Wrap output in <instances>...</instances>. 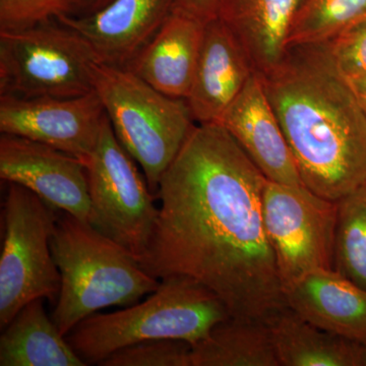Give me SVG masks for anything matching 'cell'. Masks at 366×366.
<instances>
[{"label":"cell","instance_id":"obj_22","mask_svg":"<svg viewBox=\"0 0 366 366\" xmlns=\"http://www.w3.org/2000/svg\"><path fill=\"white\" fill-rule=\"evenodd\" d=\"M366 16V0H305L296 18L290 45L327 42Z\"/></svg>","mask_w":366,"mask_h":366},{"label":"cell","instance_id":"obj_12","mask_svg":"<svg viewBox=\"0 0 366 366\" xmlns=\"http://www.w3.org/2000/svg\"><path fill=\"white\" fill-rule=\"evenodd\" d=\"M175 0H112L86 16L64 14L56 20L91 46L98 61L127 67L168 18Z\"/></svg>","mask_w":366,"mask_h":366},{"label":"cell","instance_id":"obj_18","mask_svg":"<svg viewBox=\"0 0 366 366\" xmlns=\"http://www.w3.org/2000/svg\"><path fill=\"white\" fill-rule=\"evenodd\" d=\"M43 298L21 308L0 337V366H85L46 315Z\"/></svg>","mask_w":366,"mask_h":366},{"label":"cell","instance_id":"obj_4","mask_svg":"<svg viewBox=\"0 0 366 366\" xmlns=\"http://www.w3.org/2000/svg\"><path fill=\"white\" fill-rule=\"evenodd\" d=\"M227 307L209 289L180 277L161 279L146 300L112 314H94L69 333L86 365H100L124 347L144 341L178 340L196 345L229 319Z\"/></svg>","mask_w":366,"mask_h":366},{"label":"cell","instance_id":"obj_14","mask_svg":"<svg viewBox=\"0 0 366 366\" xmlns=\"http://www.w3.org/2000/svg\"><path fill=\"white\" fill-rule=\"evenodd\" d=\"M254 74V67L230 31L217 18L207 21L187 98L194 122L218 124Z\"/></svg>","mask_w":366,"mask_h":366},{"label":"cell","instance_id":"obj_2","mask_svg":"<svg viewBox=\"0 0 366 366\" xmlns=\"http://www.w3.org/2000/svg\"><path fill=\"white\" fill-rule=\"evenodd\" d=\"M303 184L339 201L366 182V115L327 42L289 46L259 74Z\"/></svg>","mask_w":366,"mask_h":366},{"label":"cell","instance_id":"obj_6","mask_svg":"<svg viewBox=\"0 0 366 366\" xmlns=\"http://www.w3.org/2000/svg\"><path fill=\"white\" fill-rule=\"evenodd\" d=\"M56 209L30 189L7 183L2 209L0 255V327L11 322L31 301L56 302L60 274L51 250Z\"/></svg>","mask_w":366,"mask_h":366},{"label":"cell","instance_id":"obj_25","mask_svg":"<svg viewBox=\"0 0 366 366\" xmlns=\"http://www.w3.org/2000/svg\"><path fill=\"white\" fill-rule=\"evenodd\" d=\"M327 43L335 64L344 78L365 76L366 16L347 26Z\"/></svg>","mask_w":366,"mask_h":366},{"label":"cell","instance_id":"obj_3","mask_svg":"<svg viewBox=\"0 0 366 366\" xmlns=\"http://www.w3.org/2000/svg\"><path fill=\"white\" fill-rule=\"evenodd\" d=\"M51 250L60 274L51 319L64 337L99 310L136 305L160 284L129 250L69 214L57 221Z\"/></svg>","mask_w":366,"mask_h":366},{"label":"cell","instance_id":"obj_9","mask_svg":"<svg viewBox=\"0 0 366 366\" xmlns=\"http://www.w3.org/2000/svg\"><path fill=\"white\" fill-rule=\"evenodd\" d=\"M337 202L305 185L267 179L262 216L283 292L317 269H334Z\"/></svg>","mask_w":366,"mask_h":366},{"label":"cell","instance_id":"obj_11","mask_svg":"<svg viewBox=\"0 0 366 366\" xmlns=\"http://www.w3.org/2000/svg\"><path fill=\"white\" fill-rule=\"evenodd\" d=\"M0 177L30 189L56 211L92 222L86 164L25 137L0 136Z\"/></svg>","mask_w":366,"mask_h":366},{"label":"cell","instance_id":"obj_23","mask_svg":"<svg viewBox=\"0 0 366 366\" xmlns=\"http://www.w3.org/2000/svg\"><path fill=\"white\" fill-rule=\"evenodd\" d=\"M101 366H192V345L184 341H144L124 347Z\"/></svg>","mask_w":366,"mask_h":366},{"label":"cell","instance_id":"obj_10","mask_svg":"<svg viewBox=\"0 0 366 366\" xmlns=\"http://www.w3.org/2000/svg\"><path fill=\"white\" fill-rule=\"evenodd\" d=\"M104 106L95 91L72 98L0 95V132L32 139L85 162L97 144Z\"/></svg>","mask_w":366,"mask_h":366},{"label":"cell","instance_id":"obj_24","mask_svg":"<svg viewBox=\"0 0 366 366\" xmlns=\"http://www.w3.org/2000/svg\"><path fill=\"white\" fill-rule=\"evenodd\" d=\"M74 0H0V31H21L72 14Z\"/></svg>","mask_w":366,"mask_h":366},{"label":"cell","instance_id":"obj_7","mask_svg":"<svg viewBox=\"0 0 366 366\" xmlns=\"http://www.w3.org/2000/svg\"><path fill=\"white\" fill-rule=\"evenodd\" d=\"M99 62L76 31L49 21L21 31H0V95L72 98L94 91Z\"/></svg>","mask_w":366,"mask_h":366},{"label":"cell","instance_id":"obj_5","mask_svg":"<svg viewBox=\"0 0 366 366\" xmlns=\"http://www.w3.org/2000/svg\"><path fill=\"white\" fill-rule=\"evenodd\" d=\"M92 76L115 136L156 197L161 178L196 127L189 103L156 90L127 67L95 62Z\"/></svg>","mask_w":366,"mask_h":366},{"label":"cell","instance_id":"obj_1","mask_svg":"<svg viewBox=\"0 0 366 366\" xmlns=\"http://www.w3.org/2000/svg\"><path fill=\"white\" fill-rule=\"evenodd\" d=\"M266 182L222 125H196L159 183L139 264L159 280L201 284L231 317L266 322L287 305L262 216Z\"/></svg>","mask_w":366,"mask_h":366},{"label":"cell","instance_id":"obj_15","mask_svg":"<svg viewBox=\"0 0 366 366\" xmlns=\"http://www.w3.org/2000/svg\"><path fill=\"white\" fill-rule=\"evenodd\" d=\"M207 21L173 7L168 18L127 69L172 98L189 97Z\"/></svg>","mask_w":366,"mask_h":366},{"label":"cell","instance_id":"obj_29","mask_svg":"<svg viewBox=\"0 0 366 366\" xmlns=\"http://www.w3.org/2000/svg\"><path fill=\"white\" fill-rule=\"evenodd\" d=\"M360 366H366V343L360 345Z\"/></svg>","mask_w":366,"mask_h":366},{"label":"cell","instance_id":"obj_27","mask_svg":"<svg viewBox=\"0 0 366 366\" xmlns=\"http://www.w3.org/2000/svg\"><path fill=\"white\" fill-rule=\"evenodd\" d=\"M112 0H74V9L71 16H86L102 9Z\"/></svg>","mask_w":366,"mask_h":366},{"label":"cell","instance_id":"obj_26","mask_svg":"<svg viewBox=\"0 0 366 366\" xmlns=\"http://www.w3.org/2000/svg\"><path fill=\"white\" fill-rule=\"evenodd\" d=\"M219 0H175V9L208 21L216 18Z\"/></svg>","mask_w":366,"mask_h":366},{"label":"cell","instance_id":"obj_19","mask_svg":"<svg viewBox=\"0 0 366 366\" xmlns=\"http://www.w3.org/2000/svg\"><path fill=\"white\" fill-rule=\"evenodd\" d=\"M264 322L280 366H360V343L315 327L287 305Z\"/></svg>","mask_w":366,"mask_h":366},{"label":"cell","instance_id":"obj_13","mask_svg":"<svg viewBox=\"0 0 366 366\" xmlns=\"http://www.w3.org/2000/svg\"><path fill=\"white\" fill-rule=\"evenodd\" d=\"M218 124L271 182L305 185L259 74H252Z\"/></svg>","mask_w":366,"mask_h":366},{"label":"cell","instance_id":"obj_8","mask_svg":"<svg viewBox=\"0 0 366 366\" xmlns=\"http://www.w3.org/2000/svg\"><path fill=\"white\" fill-rule=\"evenodd\" d=\"M134 161L118 141L106 114L97 144L85 161L91 224L139 262L150 244L159 209Z\"/></svg>","mask_w":366,"mask_h":366},{"label":"cell","instance_id":"obj_28","mask_svg":"<svg viewBox=\"0 0 366 366\" xmlns=\"http://www.w3.org/2000/svg\"><path fill=\"white\" fill-rule=\"evenodd\" d=\"M352 90L356 100L360 103L361 109L366 115V74L350 79H346Z\"/></svg>","mask_w":366,"mask_h":366},{"label":"cell","instance_id":"obj_20","mask_svg":"<svg viewBox=\"0 0 366 366\" xmlns=\"http://www.w3.org/2000/svg\"><path fill=\"white\" fill-rule=\"evenodd\" d=\"M192 366H280L266 322L230 317L192 346Z\"/></svg>","mask_w":366,"mask_h":366},{"label":"cell","instance_id":"obj_21","mask_svg":"<svg viewBox=\"0 0 366 366\" xmlns=\"http://www.w3.org/2000/svg\"><path fill=\"white\" fill-rule=\"evenodd\" d=\"M337 206L334 269L366 290V182Z\"/></svg>","mask_w":366,"mask_h":366},{"label":"cell","instance_id":"obj_17","mask_svg":"<svg viewBox=\"0 0 366 366\" xmlns=\"http://www.w3.org/2000/svg\"><path fill=\"white\" fill-rule=\"evenodd\" d=\"M286 305L310 324L366 343V290L337 272L317 269L284 291Z\"/></svg>","mask_w":366,"mask_h":366},{"label":"cell","instance_id":"obj_16","mask_svg":"<svg viewBox=\"0 0 366 366\" xmlns=\"http://www.w3.org/2000/svg\"><path fill=\"white\" fill-rule=\"evenodd\" d=\"M305 0H219L216 18L242 46L257 74L283 60Z\"/></svg>","mask_w":366,"mask_h":366}]
</instances>
